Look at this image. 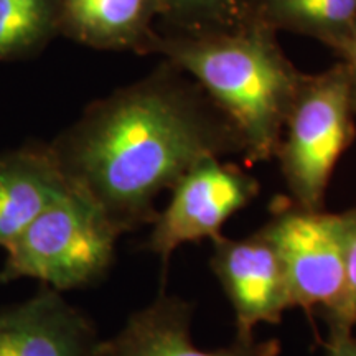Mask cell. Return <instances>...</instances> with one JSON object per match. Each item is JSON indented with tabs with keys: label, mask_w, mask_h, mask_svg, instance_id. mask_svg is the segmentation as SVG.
<instances>
[{
	"label": "cell",
	"mask_w": 356,
	"mask_h": 356,
	"mask_svg": "<svg viewBox=\"0 0 356 356\" xmlns=\"http://www.w3.org/2000/svg\"><path fill=\"white\" fill-rule=\"evenodd\" d=\"M50 145L66 181L121 234L152 225L159 195L200 160L243 154L229 119L167 60L89 106Z\"/></svg>",
	"instance_id": "cell-1"
},
{
	"label": "cell",
	"mask_w": 356,
	"mask_h": 356,
	"mask_svg": "<svg viewBox=\"0 0 356 356\" xmlns=\"http://www.w3.org/2000/svg\"><path fill=\"white\" fill-rule=\"evenodd\" d=\"M275 35L269 25L257 24L231 33L162 35L155 48L229 119L249 165L275 157L304 79Z\"/></svg>",
	"instance_id": "cell-2"
},
{
	"label": "cell",
	"mask_w": 356,
	"mask_h": 356,
	"mask_svg": "<svg viewBox=\"0 0 356 356\" xmlns=\"http://www.w3.org/2000/svg\"><path fill=\"white\" fill-rule=\"evenodd\" d=\"M119 236L108 216L70 185L6 248L0 284L30 277L58 292L91 286L109 270Z\"/></svg>",
	"instance_id": "cell-3"
},
{
	"label": "cell",
	"mask_w": 356,
	"mask_h": 356,
	"mask_svg": "<svg viewBox=\"0 0 356 356\" xmlns=\"http://www.w3.org/2000/svg\"><path fill=\"white\" fill-rule=\"evenodd\" d=\"M355 115L343 63L304 74L274 157L293 207L323 210L333 170L353 140Z\"/></svg>",
	"instance_id": "cell-4"
},
{
	"label": "cell",
	"mask_w": 356,
	"mask_h": 356,
	"mask_svg": "<svg viewBox=\"0 0 356 356\" xmlns=\"http://www.w3.org/2000/svg\"><path fill=\"white\" fill-rule=\"evenodd\" d=\"M259 233L277 252L292 309L320 314L325 322L341 304L350 244L356 234V207L340 213L280 210Z\"/></svg>",
	"instance_id": "cell-5"
},
{
	"label": "cell",
	"mask_w": 356,
	"mask_h": 356,
	"mask_svg": "<svg viewBox=\"0 0 356 356\" xmlns=\"http://www.w3.org/2000/svg\"><path fill=\"white\" fill-rule=\"evenodd\" d=\"M259 193V181L243 168L208 157L170 188V200L152 222L147 248L163 266L184 244L216 239L231 216Z\"/></svg>",
	"instance_id": "cell-6"
},
{
	"label": "cell",
	"mask_w": 356,
	"mask_h": 356,
	"mask_svg": "<svg viewBox=\"0 0 356 356\" xmlns=\"http://www.w3.org/2000/svg\"><path fill=\"white\" fill-rule=\"evenodd\" d=\"M211 270L231 302L236 338H254L261 323H279L292 309L291 292L277 252L259 231L241 239H213Z\"/></svg>",
	"instance_id": "cell-7"
},
{
	"label": "cell",
	"mask_w": 356,
	"mask_h": 356,
	"mask_svg": "<svg viewBox=\"0 0 356 356\" xmlns=\"http://www.w3.org/2000/svg\"><path fill=\"white\" fill-rule=\"evenodd\" d=\"M191 304L160 293L152 304L131 315L122 330L99 340L92 356H277L275 340L236 338L229 346L202 350L191 340Z\"/></svg>",
	"instance_id": "cell-8"
},
{
	"label": "cell",
	"mask_w": 356,
	"mask_h": 356,
	"mask_svg": "<svg viewBox=\"0 0 356 356\" xmlns=\"http://www.w3.org/2000/svg\"><path fill=\"white\" fill-rule=\"evenodd\" d=\"M97 341L91 320L43 284L32 299L0 314V356H92Z\"/></svg>",
	"instance_id": "cell-9"
},
{
	"label": "cell",
	"mask_w": 356,
	"mask_h": 356,
	"mask_svg": "<svg viewBox=\"0 0 356 356\" xmlns=\"http://www.w3.org/2000/svg\"><path fill=\"white\" fill-rule=\"evenodd\" d=\"M160 0H58L60 35L96 50L155 53Z\"/></svg>",
	"instance_id": "cell-10"
},
{
	"label": "cell",
	"mask_w": 356,
	"mask_h": 356,
	"mask_svg": "<svg viewBox=\"0 0 356 356\" xmlns=\"http://www.w3.org/2000/svg\"><path fill=\"white\" fill-rule=\"evenodd\" d=\"M68 186L50 144L0 155V246L7 248Z\"/></svg>",
	"instance_id": "cell-11"
},
{
	"label": "cell",
	"mask_w": 356,
	"mask_h": 356,
	"mask_svg": "<svg viewBox=\"0 0 356 356\" xmlns=\"http://www.w3.org/2000/svg\"><path fill=\"white\" fill-rule=\"evenodd\" d=\"M261 19L275 32L304 35L335 53L356 29V0H261Z\"/></svg>",
	"instance_id": "cell-12"
},
{
	"label": "cell",
	"mask_w": 356,
	"mask_h": 356,
	"mask_svg": "<svg viewBox=\"0 0 356 356\" xmlns=\"http://www.w3.org/2000/svg\"><path fill=\"white\" fill-rule=\"evenodd\" d=\"M160 20L173 30L172 35L231 33L264 24L261 0H160Z\"/></svg>",
	"instance_id": "cell-13"
},
{
	"label": "cell",
	"mask_w": 356,
	"mask_h": 356,
	"mask_svg": "<svg viewBox=\"0 0 356 356\" xmlns=\"http://www.w3.org/2000/svg\"><path fill=\"white\" fill-rule=\"evenodd\" d=\"M58 35V0H0V63L37 55Z\"/></svg>",
	"instance_id": "cell-14"
},
{
	"label": "cell",
	"mask_w": 356,
	"mask_h": 356,
	"mask_svg": "<svg viewBox=\"0 0 356 356\" xmlns=\"http://www.w3.org/2000/svg\"><path fill=\"white\" fill-rule=\"evenodd\" d=\"M328 328H341V330H353L356 327V234L350 244L348 257H346L345 269V287L341 304L327 320Z\"/></svg>",
	"instance_id": "cell-15"
},
{
	"label": "cell",
	"mask_w": 356,
	"mask_h": 356,
	"mask_svg": "<svg viewBox=\"0 0 356 356\" xmlns=\"http://www.w3.org/2000/svg\"><path fill=\"white\" fill-rule=\"evenodd\" d=\"M323 346L327 356H356V327L353 330L328 328Z\"/></svg>",
	"instance_id": "cell-16"
},
{
	"label": "cell",
	"mask_w": 356,
	"mask_h": 356,
	"mask_svg": "<svg viewBox=\"0 0 356 356\" xmlns=\"http://www.w3.org/2000/svg\"><path fill=\"white\" fill-rule=\"evenodd\" d=\"M335 53L341 58L340 63H343L346 68V73H348L351 81V88H353V99H356V29Z\"/></svg>",
	"instance_id": "cell-17"
},
{
	"label": "cell",
	"mask_w": 356,
	"mask_h": 356,
	"mask_svg": "<svg viewBox=\"0 0 356 356\" xmlns=\"http://www.w3.org/2000/svg\"><path fill=\"white\" fill-rule=\"evenodd\" d=\"M353 108H355V114H356V99H353Z\"/></svg>",
	"instance_id": "cell-18"
}]
</instances>
